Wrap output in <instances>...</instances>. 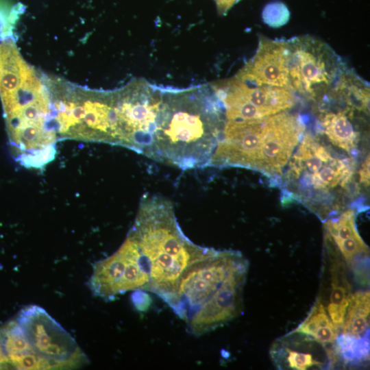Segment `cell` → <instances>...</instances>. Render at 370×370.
<instances>
[{
    "instance_id": "5b68a950",
    "label": "cell",
    "mask_w": 370,
    "mask_h": 370,
    "mask_svg": "<svg viewBox=\"0 0 370 370\" xmlns=\"http://www.w3.org/2000/svg\"><path fill=\"white\" fill-rule=\"evenodd\" d=\"M228 121H256L286 111L295 104L293 90L257 86L236 77L211 84Z\"/></svg>"
},
{
    "instance_id": "7c38bea8",
    "label": "cell",
    "mask_w": 370,
    "mask_h": 370,
    "mask_svg": "<svg viewBox=\"0 0 370 370\" xmlns=\"http://www.w3.org/2000/svg\"><path fill=\"white\" fill-rule=\"evenodd\" d=\"M370 295L369 291L352 294L341 334L360 338L369 336Z\"/></svg>"
},
{
    "instance_id": "7a4b0ae2",
    "label": "cell",
    "mask_w": 370,
    "mask_h": 370,
    "mask_svg": "<svg viewBox=\"0 0 370 370\" xmlns=\"http://www.w3.org/2000/svg\"><path fill=\"white\" fill-rule=\"evenodd\" d=\"M147 282V290L165 302L184 271L210 247L195 244L182 232L167 198L145 193L123 243Z\"/></svg>"
},
{
    "instance_id": "9c48e42d",
    "label": "cell",
    "mask_w": 370,
    "mask_h": 370,
    "mask_svg": "<svg viewBox=\"0 0 370 370\" xmlns=\"http://www.w3.org/2000/svg\"><path fill=\"white\" fill-rule=\"evenodd\" d=\"M325 238L334 245L361 283H369L368 246L360 236L355 215L348 210L325 223Z\"/></svg>"
},
{
    "instance_id": "6da1fadb",
    "label": "cell",
    "mask_w": 370,
    "mask_h": 370,
    "mask_svg": "<svg viewBox=\"0 0 370 370\" xmlns=\"http://www.w3.org/2000/svg\"><path fill=\"white\" fill-rule=\"evenodd\" d=\"M248 269L241 252L211 248L184 271L166 303L190 334L212 332L242 312Z\"/></svg>"
},
{
    "instance_id": "277c9868",
    "label": "cell",
    "mask_w": 370,
    "mask_h": 370,
    "mask_svg": "<svg viewBox=\"0 0 370 370\" xmlns=\"http://www.w3.org/2000/svg\"><path fill=\"white\" fill-rule=\"evenodd\" d=\"M287 42L292 90L314 97L335 88L345 64L327 43L310 35L295 36Z\"/></svg>"
},
{
    "instance_id": "9a60e30c",
    "label": "cell",
    "mask_w": 370,
    "mask_h": 370,
    "mask_svg": "<svg viewBox=\"0 0 370 370\" xmlns=\"http://www.w3.org/2000/svg\"><path fill=\"white\" fill-rule=\"evenodd\" d=\"M291 17V12L283 2L275 1L267 4L262 12L263 22L273 28L286 25Z\"/></svg>"
},
{
    "instance_id": "30bf717a",
    "label": "cell",
    "mask_w": 370,
    "mask_h": 370,
    "mask_svg": "<svg viewBox=\"0 0 370 370\" xmlns=\"http://www.w3.org/2000/svg\"><path fill=\"white\" fill-rule=\"evenodd\" d=\"M328 245V260L325 262L329 280L328 302L325 306L332 323L342 329L352 295L351 284L347 277L346 263L334 245L325 238Z\"/></svg>"
},
{
    "instance_id": "3957f363",
    "label": "cell",
    "mask_w": 370,
    "mask_h": 370,
    "mask_svg": "<svg viewBox=\"0 0 370 370\" xmlns=\"http://www.w3.org/2000/svg\"><path fill=\"white\" fill-rule=\"evenodd\" d=\"M108 95L110 143L151 158L171 131L178 105L177 88L134 78Z\"/></svg>"
},
{
    "instance_id": "4fadbf2b",
    "label": "cell",
    "mask_w": 370,
    "mask_h": 370,
    "mask_svg": "<svg viewBox=\"0 0 370 370\" xmlns=\"http://www.w3.org/2000/svg\"><path fill=\"white\" fill-rule=\"evenodd\" d=\"M321 123L324 134L333 145L348 153L356 146L358 134L345 111L324 114Z\"/></svg>"
},
{
    "instance_id": "ba28073f",
    "label": "cell",
    "mask_w": 370,
    "mask_h": 370,
    "mask_svg": "<svg viewBox=\"0 0 370 370\" xmlns=\"http://www.w3.org/2000/svg\"><path fill=\"white\" fill-rule=\"evenodd\" d=\"M333 347L327 348L312 338L291 332L276 341L270 349V355L279 369L306 370L312 367H334L339 361Z\"/></svg>"
},
{
    "instance_id": "8fae6325",
    "label": "cell",
    "mask_w": 370,
    "mask_h": 370,
    "mask_svg": "<svg viewBox=\"0 0 370 370\" xmlns=\"http://www.w3.org/2000/svg\"><path fill=\"white\" fill-rule=\"evenodd\" d=\"M293 332L308 336L325 345H334L340 334L318 297L306 319Z\"/></svg>"
},
{
    "instance_id": "2e32d148",
    "label": "cell",
    "mask_w": 370,
    "mask_h": 370,
    "mask_svg": "<svg viewBox=\"0 0 370 370\" xmlns=\"http://www.w3.org/2000/svg\"><path fill=\"white\" fill-rule=\"evenodd\" d=\"M24 7L21 3H17L12 7L8 11L0 10V40L3 41L10 38V26L14 25L18 18L19 15L23 12Z\"/></svg>"
},
{
    "instance_id": "5bb4252c",
    "label": "cell",
    "mask_w": 370,
    "mask_h": 370,
    "mask_svg": "<svg viewBox=\"0 0 370 370\" xmlns=\"http://www.w3.org/2000/svg\"><path fill=\"white\" fill-rule=\"evenodd\" d=\"M334 349L339 360L344 363H362L369 360V336L356 338L341 334L334 343Z\"/></svg>"
},
{
    "instance_id": "8992f818",
    "label": "cell",
    "mask_w": 370,
    "mask_h": 370,
    "mask_svg": "<svg viewBox=\"0 0 370 370\" xmlns=\"http://www.w3.org/2000/svg\"><path fill=\"white\" fill-rule=\"evenodd\" d=\"M16 322L48 369L78 367L86 362L75 340L42 308L36 306L24 308Z\"/></svg>"
},
{
    "instance_id": "52a82bcc",
    "label": "cell",
    "mask_w": 370,
    "mask_h": 370,
    "mask_svg": "<svg viewBox=\"0 0 370 370\" xmlns=\"http://www.w3.org/2000/svg\"><path fill=\"white\" fill-rule=\"evenodd\" d=\"M234 77L254 85L291 89L287 40H273L262 35L259 36L255 54L238 71Z\"/></svg>"
},
{
    "instance_id": "e0dca14e",
    "label": "cell",
    "mask_w": 370,
    "mask_h": 370,
    "mask_svg": "<svg viewBox=\"0 0 370 370\" xmlns=\"http://www.w3.org/2000/svg\"><path fill=\"white\" fill-rule=\"evenodd\" d=\"M369 158H368L367 162H366L363 165V169H362L361 173H360L361 181L365 182L366 183H367V181L369 182Z\"/></svg>"
}]
</instances>
